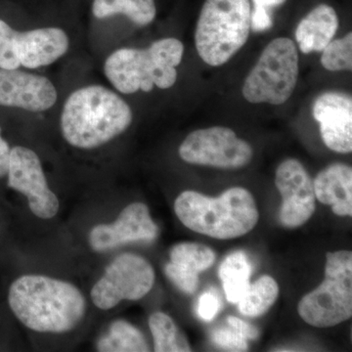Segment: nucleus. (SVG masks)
<instances>
[{"label": "nucleus", "instance_id": "nucleus-1", "mask_svg": "<svg viewBox=\"0 0 352 352\" xmlns=\"http://www.w3.org/2000/svg\"><path fill=\"white\" fill-rule=\"evenodd\" d=\"M8 303L25 327L39 333L74 330L87 311V300L75 285L43 276L24 275L9 288Z\"/></svg>", "mask_w": 352, "mask_h": 352}, {"label": "nucleus", "instance_id": "nucleus-2", "mask_svg": "<svg viewBox=\"0 0 352 352\" xmlns=\"http://www.w3.org/2000/svg\"><path fill=\"white\" fill-rule=\"evenodd\" d=\"M132 119L131 107L120 95L101 85H89L69 95L60 124L69 145L94 149L124 133Z\"/></svg>", "mask_w": 352, "mask_h": 352}, {"label": "nucleus", "instance_id": "nucleus-3", "mask_svg": "<svg viewBox=\"0 0 352 352\" xmlns=\"http://www.w3.org/2000/svg\"><path fill=\"white\" fill-rule=\"evenodd\" d=\"M175 212L190 230L219 240L245 235L259 217L254 197L242 187L226 190L217 198L195 191L182 192L176 198Z\"/></svg>", "mask_w": 352, "mask_h": 352}, {"label": "nucleus", "instance_id": "nucleus-4", "mask_svg": "<svg viewBox=\"0 0 352 352\" xmlns=\"http://www.w3.org/2000/svg\"><path fill=\"white\" fill-rule=\"evenodd\" d=\"M183 53L182 41L173 38L159 39L147 50L122 48L106 59L104 73L122 94L150 92L154 87L168 89L177 80Z\"/></svg>", "mask_w": 352, "mask_h": 352}, {"label": "nucleus", "instance_id": "nucleus-5", "mask_svg": "<svg viewBox=\"0 0 352 352\" xmlns=\"http://www.w3.org/2000/svg\"><path fill=\"white\" fill-rule=\"evenodd\" d=\"M251 13L250 0H206L195 32L197 52L206 64L222 66L245 45Z\"/></svg>", "mask_w": 352, "mask_h": 352}, {"label": "nucleus", "instance_id": "nucleus-6", "mask_svg": "<svg viewBox=\"0 0 352 352\" xmlns=\"http://www.w3.org/2000/svg\"><path fill=\"white\" fill-rule=\"evenodd\" d=\"M298 311L303 321L317 328H328L349 320L352 315V254L328 252L325 279L303 296Z\"/></svg>", "mask_w": 352, "mask_h": 352}, {"label": "nucleus", "instance_id": "nucleus-7", "mask_svg": "<svg viewBox=\"0 0 352 352\" xmlns=\"http://www.w3.org/2000/svg\"><path fill=\"white\" fill-rule=\"evenodd\" d=\"M298 73V52L295 43L288 38L273 39L245 78L243 96L254 104L282 105L293 94Z\"/></svg>", "mask_w": 352, "mask_h": 352}, {"label": "nucleus", "instance_id": "nucleus-8", "mask_svg": "<svg viewBox=\"0 0 352 352\" xmlns=\"http://www.w3.org/2000/svg\"><path fill=\"white\" fill-rule=\"evenodd\" d=\"M155 270L142 256L122 254L113 259L91 289L92 302L102 310L112 309L122 300H138L151 291Z\"/></svg>", "mask_w": 352, "mask_h": 352}, {"label": "nucleus", "instance_id": "nucleus-9", "mask_svg": "<svg viewBox=\"0 0 352 352\" xmlns=\"http://www.w3.org/2000/svg\"><path fill=\"white\" fill-rule=\"evenodd\" d=\"M179 156L192 164L237 170L251 163L252 146L232 129L212 126L191 132L179 146Z\"/></svg>", "mask_w": 352, "mask_h": 352}, {"label": "nucleus", "instance_id": "nucleus-10", "mask_svg": "<svg viewBox=\"0 0 352 352\" xmlns=\"http://www.w3.org/2000/svg\"><path fill=\"white\" fill-rule=\"evenodd\" d=\"M7 175L8 186L27 197L29 207L36 217L50 219L58 214L59 200L48 186L36 152L23 146L12 148Z\"/></svg>", "mask_w": 352, "mask_h": 352}, {"label": "nucleus", "instance_id": "nucleus-11", "mask_svg": "<svg viewBox=\"0 0 352 352\" xmlns=\"http://www.w3.org/2000/svg\"><path fill=\"white\" fill-rule=\"evenodd\" d=\"M275 185L281 194L279 219L288 228L302 226L314 214V180L298 160L288 159L279 164L275 175Z\"/></svg>", "mask_w": 352, "mask_h": 352}, {"label": "nucleus", "instance_id": "nucleus-12", "mask_svg": "<svg viewBox=\"0 0 352 352\" xmlns=\"http://www.w3.org/2000/svg\"><path fill=\"white\" fill-rule=\"evenodd\" d=\"M157 233L159 228L152 219L149 208L136 201L124 208L113 223L94 227L88 242L94 251L103 252L127 243L151 242L156 239Z\"/></svg>", "mask_w": 352, "mask_h": 352}, {"label": "nucleus", "instance_id": "nucleus-13", "mask_svg": "<svg viewBox=\"0 0 352 352\" xmlns=\"http://www.w3.org/2000/svg\"><path fill=\"white\" fill-rule=\"evenodd\" d=\"M56 101V88L50 78L18 69H0V106L38 113L50 110Z\"/></svg>", "mask_w": 352, "mask_h": 352}, {"label": "nucleus", "instance_id": "nucleus-14", "mask_svg": "<svg viewBox=\"0 0 352 352\" xmlns=\"http://www.w3.org/2000/svg\"><path fill=\"white\" fill-rule=\"evenodd\" d=\"M314 117L320 124L322 140L340 154L352 151V98L340 91L319 95L314 104Z\"/></svg>", "mask_w": 352, "mask_h": 352}, {"label": "nucleus", "instance_id": "nucleus-15", "mask_svg": "<svg viewBox=\"0 0 352 352\" xmlns=\"http://www.w3.org/2000/svg\"><path fill=\"white\" fill-rule=\"evenodd\" d=\"M69 45L68 34L59 28L17 32L15 38L16 54L21 66L28 69H38L54 63L66 54Z\"/></svg>", "mask_w": 352, "mask_h": 352}, {"label": "nucleus", "instance_id": "nucleus-16", "mask_svg": "<svg viewBox=\"0 0 352 352\" xmlns=\"http://www.w3.org/2000/svg\"><path fill=\"white\" fill-rule=\"evenodd\" d=\"M315 197L331 206L340 217L352 214V170L344 164H333L324 168L314 180Z\"/></svg>", "mask_w": 352, "mask_h": 352}, {"label": "nucleus", "instance_id": "nucleus-17", "mask_svg": "<svg viewBox=\"0 0 352 352\" xmlns=\"http://www.w3.org/2000/svg\"><path fill=\"white\" fill-rule=\"evenodd\" d=\"M339 16L332 6L321 3L314 7L296 30V41L305 54L322 52L333 41L339 29Z\"/></svg>", "mask_w": 352, "mask_h": 352}, {"label": "nucleus", "instance_id": "nucleus-18", "mask_svg": "<svg viewBox=\"0 0 352 352\" xmlns=\"http://www.w3.org/2000/svg\"><path fill=\"white\" fill-rule=\"evenodd\" d=\"M252 265L244 252H235L227 256L220 265L219 275L227 300L238 303L249 289Z\"/></svg>", "mask_w": 352, "mask_h": 352}, {"label": "nucleus", "instance_id": "nucleus-19", "mask_svg": "<svg viewBox=\"0 0 352 352\" xmlns=\"http://www.w3.org/2000/svg\"><path fill=\"white\" fill-rule=\"evenodd\" d=\"M92 13L97 19L124 15L134 24L144 27L157 15L155 0H94Z\"/></svg>", "mask_w": 352, "mask_h": 352}, {"label": "nucleus", "instance_id": "nucleus-20", "mask_svg": "<svg viewBox=\"0 0 352 352\" xmlns=\"http://www.w3.org/2000/svg\"><path fill=\"white\" fill-rule=\"evenodd\" d=\"M97 351L142 352L149 351L150 346L138 328L127 321L116 320L111 324L107 333L97 342Z\"/></svg>", "mask_w": 352, "mask_h": 352}, {"label": "nucleus", "instance_id": "nucleus-21", "mask_svg": "<svg viewBox=\"0 0 352 352\" xmlns=\"http://www.w3.org/2000/svg\"><path fill=\"white\" fill-rule=\"evenodd\" d=\"M279 296V286L272 277L261 276L250 285L244 296L237 303L239 311L245 316L258 317L274 305Z\"/></svg>", "mask_w": 352, "mask_h": 352}, {"label": "nucleus", "instance_id": "nucleus-22", "mask_svg": "<svg viewBox=\"0 0 352 352\" xmlns=\"http://www.w3.org/2000/svg\"><path fill=\"white\" fill-rule=\"evenodd\" d=\"M149 327L157 352L191 351V346L184 333L178 329L170 316L164 312H155L149 318Z\"/></svg>", "mask_w": 352, "mask_h": 352}, {"label": "nucleus", "instance_id": "nucleus-23", "mask_svg": "<svg viewBox=\"0 0 352 352\" xmlns=\"http://www.w3.org/2000/svg\"><path fill=\"white\" fill-rule=\"evenodd\" d=\"M215 258V252L210 248L197 243H182L170 251V263L197 274L210 268Z\"/></svg>", "mask_w": 352, "mask_h": 352}, {"label": "nucleus", "instance_id": "nucleus-24", "mask_svg": "<svg viewBox=\"0 0 352 352\" xmlns=\"http://www.w3.org/2000/svg\"><path fill=\"white\" fill-rule=\"evenodd\" d=\"M321 64L327 71L340 72L352 69V34L329 43L322 50Z\"/></svg>", "mask_w": 352, "mask_h": 352}, {"label": "nucleus", "instance_id": "nucleus-25", "mask_svg": "<svg viewBox=\"0 0 352 352\" xmlns=\"http://www.w3.org/2000/svg\"><path fill=\"white\" fill-rule=\"evenodd\" d=\"M16 34L17 31L0 20V69H17L21 66L16 54Z\"/></svg>", "mask_w": 352, "mask_h": 352}, {"label": "nucleus", "instance_id": "nucleus-26", "mask_svg": "<svg viewBox=\"0 0 352 352\" xmlns=\"http://www.w3.org/2000/svg\"><path fill=\"white\" fill-rule=\"evenodd\" d=\"M166 274L177 288L188 295L195 293L200 283L199 274L183 270L173 263L166 264Z\"/></svg>", "mask_w": 352, "mask_h": 352}, {"label": "nucleus", "instance_id": "nucleus-27", "mask_svg": "<svg viewBox=\"0 0 352 352\" xmlns=\"http://www.w3.org/2000/svg\"><path fill=\"white\" fill-rule=\"evenodd\" d=\"M212 339L217 346L226 349V351H248V340L233 328L219 329V330L214 331L212 333Z\"/></svg>", "mask_w": 352, "mask_h": 352}, {"label": "nucleus", "instance_id": "nucleus-28", "mask_svg": "<svg viewBox=\"0 0 352 352\" xmlns=\"http://www.w3.org/2000/svg\"><path fill=\"white\" fill-rule=\"evenodd\" d=\"M221 307L219 296L214 291L204 293L199 298L198 314L203 320L212 321Z\"/></svg>", "mask_w": 352, "mask_h": 352}, {"label": "nucleus", "instance_id": "nucleus-29", "mask_svg": "<svg viewBox=\"0 0 352 352\" xmlns=\"http://www.w3.org/2000/svg\"><path fill=\"white\" fill-rule=\"evenodd\" d=\"M273 21L271 11L265 9L254 7L251 13V30L252 32L259 34L264 32L272 28Z\"/></svg>", "mask_w": 352, "mask_h": 352}, {"label": "nucleus", "instance_id": "nucleus-30", "mask_svg": "<svg viewBox=\"0 0 352 352\" xmlns=\"http://www.w3.org/2000/svg\"><path fill=\"white\" fill-rule=\"evenodd\" d=\"M229 326L233 328L234 330L237 331L241 336L245 338V340H256L261 335L258 329L254 327L251 324L247 323L242 319L237 318L235 316H229L227 318Z\"/></svg>", "mask_w": 352, "mask_h": 352}, {"label": "nucleus", "instance_id": "nucleus-31", "mask_svg": "<svg viewBox=\"0 0 352 352\" xmlns=\"http://www.w3.org/2000/svg\"><path fill=\"white\" fill-rule=\"evenodd\" d=\"M10 147L8 143L2 138L0 129V178L7 175L8 173L9 157H10Z\"/></svg>", "mask_w": 352, "mask_h": 352}, {"label": "nucleus", "instance_id": "nucleus-32", "mask_svg": "<svg viewBox=\"0 0 352 352\" xmlns=\"http://www.w3.org/2000/svg\"><path fill=\"white\" fill-rule=\"evenodd\" d=\"M286 1L287 0H252V3H254V7L271 11V9L282 6Z\"/></svg>", "mask_w": 352, "mask_h": 352}]
</instances>
